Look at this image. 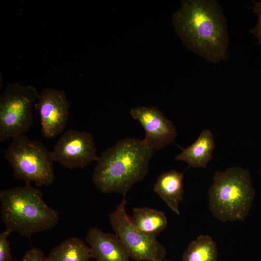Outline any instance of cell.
<instances>
[{
    "label": "cell",
    "mask_w": 261,
    "mask_h": 261,
    "mask_svg": "<svg viewBox=\"0 0 261 261\" xmlns=\"http://www.w3.org/2000/svg\"><path fill=\"white\" fill-rule=\"evenodd\" d=\"M19 261H48L43 251L39 248L32 247L26 252Z\"/></svg>",
    "instance_id": "obj_19"
},
{
    "label": "cell",
    "mask_w": 261,
    "mask_h": 261,
    "mask_svg": "<svg viewBox=\"0 0 261 261\" xmlns=\"http://www.w3.org/2000/svg\"><path fill=\"white\" fill-rule=\"evenodd\" d=\"M208 191V207L222 222L243 221L248 215L255 196L248 171L238 167L216 171Z\"/></svg>",
    "instance_id": "obj_4"
},
{
    "label": "cell",
    "mask_w": 261,
    "mask_h": 261,
    "mask_svg": "<svg viewBox=\"0 0 261 261\" xmlns=\"http://www.w3.org/2000/svg\"><path fill=\"white\" fill-rule=\"evenodd\" d=\"M39 92L30 85L9 84L0 96V142L25 135L33 125Z\"/></svg>",
    "instance_id": "obj_6"
},
{
    "label": "cell",
    "mask_w": 261,
    "mask_h": 261,
    "mask_svg": "<svg viewBox=\"0 0 261 261\" xmlns=\"http://www.w3.org/2000/svg\"><path fill=\"white\" fill-rule=\"evenodd\" d=\"M11 233L9 230L2 231L0 234V261H11L13 260L10 243L8 240V235Z\"/></svg>",
    "instance_id": "obj_17"
},
{
    "label": "cell",
    "mask_w": 261,
    "mask_h": 261,
    "mask_svg": "<svg viewBox=\"0 0 261 261\" xmlns=\"http://www.w3.org/2000/svg\"><path fill=\"white\" fill-rule=\"evenodd\" d=\"M85 241L97 261H130V257L119 238L114 234L96 228H90Z\"/></svg>",
    "instance_id": "obj_11"
},
{
    "label": "cell",
    "mask_w": 261,
    "mask_h": 261,
    "mask_svg": "<svg viewBox=\"0 0 261 261\" xmlns=\"http://www.w3.org/2000/svg\"><path fill=\"white\" fill-rule=\"evenodd\" d=\"M174 261V260H168V259H163V260L162 261Z\"/></svg>",
    "instance_id": "obj_20"
},
{
    "label": "cell",
    "mask_w": 261,
    "mask_h": 261,
    "mask_svg": "<svg viewBox=\"0 0 261 261\" xmlns=\"http://www.w3.org/2000/svg\"><path fill=\"white\" fill-rule=\"evenodd\" d=\"M184 174L176 170L164 172L157 178L153 190L177 215L180 213L179 204L183 200Z\"/></svg>",
    "instance_id": "obj_12"
},
{
    "label": "cell",
    "mask_w": 261,
    "mask_h": 261,
    "mask_svg": "<svg viewBox=\"0 0 261 261\" xmlns=\"http://www.w3.org/2000/svg\"><path fill=\"white\" fill-rule=\"evenodd\" d=\"M218 256L217 245L212 237L200 235L189 244L182 261H217Z\"/></svg>",
    "instance_id": "obj_16"
},
{
    "label": "cell",
    "mask_w": 261,
    "mask_h": 261,
    "mask_svg": "<svg viewBox=\"0 0 261 261\" xmlns=\"http://www.w3.org/2000/svg\"><path fill=\"white\" fill-rule=\"evenodd\" d=\"M252 9L257 15L258 20L255 27L250 31L257 38L258 44L261 45V0L255 2Z\"/></svg>",
    "instance_id": "obj_18"
},
{
    "label": "cell",
    "mask_w": 261,
    "mask_h": 261,
    "mask_svg": "<svg viewBox=\"0 0 261 261\" xmlns=\"http://www.w3.org/2000/svg\"><path fill=\"white\" fill-rule=\"evenodd\" d=\"M130 219L139 231L156 238L165 230L168 224L163 212L147 207H134Z\"/></svg>",
    "instance_id": "obj_14"
},
{
    "label": "cell",
    "mask_w": 261,
    "mask_h": 261,
    "mask_svg": "<svg viewBox=\"0 0 261 261\" xmlns=\"http://www.w3.org/2000/svg\"><path fill=\"white\" fill-rule=\"evenodd\" d=\"M51 153L54 161L70 170L83 169L99 158L92 135L86 131L73 130L61 135Z\"/></svg>",
    "instance_id": "obj_8"
},
{
    "label": "cell",
    "mask_w": 261,
    "mask_h": 261,
    "mask_svg": "<svg viewBox=\"0 0 261 261\" xmlns=\"http://www.w3.org/2000/svg\"><path fill=\"white\" fill-rule=\"evenodd\" d=\"M93 258L89 246L82 239H67L54 247L47 257L48 261H89Z\"/></svg>",
    "instance_id": "obj_15"
},
{
    "label": "cell",
    "mask_w": 261,
    "mask_h": 261,
    "mask_svg": "<svg viewBox=\"0 0 261 261\" xmlns=\"http://www.w3.org/2000/svg\"><path fill=\"white\" fill-rule=\"evenodd\" d=\"M70 102L65 92L54 88H45L39 93L34 106L38 111L41 131L46 138L61 134L67 124Z\"/></svg>",
    "instance_id": "obj_9"
},
{
    "label": "cell",
    "mask_w": 261,
    "mask_h": 261,
    "mask_svg": "<svg viewBox=\"0 0 261 261\" xmlns=\"http://www.w3.org/2000/svg\"><path fill=\"white\" fill-rule=\"evenodd\" d=\"M14 179L49 186L55 180L51 151L41 142L25 135L12 139L4 151Z\"/></svg>",
    "instance_id": "obj_5"
},
{
    "label": "cell",
    "mask_w": 261,
    "mask_h": 261,
    "mask_svg": "<svg viewBox=\"0 0 261 261\" xmlns=\"http://www.w3.org/2000/svg\"><path fill=\"white\" fill-rule=\"evenodd\" d=\"M130 113L141 124L145 131L144 139L155 150L174 142L177 134L176 128L157 107H137L131 109Z\"/></svg>",
    "instance_id": "obj_10"
},
{
    "label": "cell",
    "mask_w": 261,
    "mask_h": 261,
    "mask_svg": "<svg viewBox=\"0 0 261 261\" xmlns=\"http://www.w3.org/2000/svg\"><path fill=\"white\" fill-rule=\"evenodd\" d=\"M215 141L211 132L205 130L201 132L197 139L177 155L176 160L186 162L194 168H205L213 157Z\"/></svg>",
    "instance_id": "obj_13"
},
{
    "label": "cell",
    "mask_w": 261,
    "mask_h": 261,
    "mask_svg": "<svg viewBox=\"0 0 261 261\" xmlns=\"http://www.w3.org/2000/svg\"><path fill=\"white\" fill-rule=\"evenodd\" d=\"M0 214L6 229L23 236L54 228L59 213L44 201L41 190L26 182L23 186L0 191Z\"/></svg>",
    "instance_id": "obj_3"
},
{
    "label": "cell",
    "mask_w": 261,
    "mask_h": 261,
    "mask_svg": "<svg viewBox=\"0 0 261 261\" xmlns=\"http://www.w3.org/2000/svg\"><path fill=\"white\" fill-rule=\"evenodd\" d=\"M127 200L121 202L109 216L110 224L130 259L135 261H160L167 254L165 247L157 238L139 231L127 213Z\"/></svg>",
    "instance_id": "obj_7"
},
{
    "label": "cell",
    "mask_w": 261,
    "mask_h": 261,
    "mask_svg": "<svg viewBox=\"0 0 261 261\" xmlns=\"http://www.w3.org/2000/svg\"><path fill=\"white\" fill-rule=\"evenodd\" d=\"M172 19L176 34L190 51L213 63L226 58L227 22L217 1L182 0Z\"/></svg>",
    "instance_id": "obj_1"
},
{
    "label": "cell",
    "mask_w": 261,
    "mask_h": 261,
    "mask_svg": "<svg viewBox=\"0 0 261 261\" xmlns=\"http://www.w3.org/2000/svg\"><path fill=\"white\" fill-rule=\"evenodd\" d=\"M155 150L145 139L125 138L103 151L97 161L92 178L99 191L124 196L148 172Z\"/></svg>",
    "instance_id": "obj_2"
}]
</instances>
